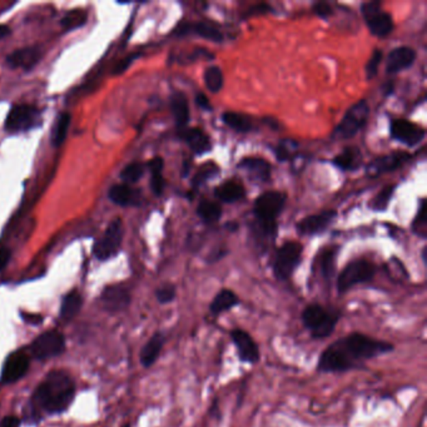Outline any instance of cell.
<instances>
[{"label": "cell", "instance_id": "41", "mask_svg": "<svg viewBox=\"0 0 427 427\" xmlns=\"http://www.w3.org/2000/svg\"><path fill=\"white\" fill-rule=\"evenodd\" d=\"M381 60H383V52L376 49L375 52L372 53L367 64H366V77H367V79H370V81L372 78H375L377 73H378V66H380Z\"/></svg>", "mask_w": 427, "mask_h": 427}, {"label": "cell", "instance_id": "23", "mask_svg": "<svg viewBox=\"0 0 427 427\" xmlns=\"http://www.w3.org/2000/svg\"><path fill=\"white\" fill-rule=\"evenodd\" d=\"M178 36H185V34H197L199 37L208 39L214 43H221L223 40V34L221 30L214 28L212 25L207 24V23H187L177 28Z\"/></svg>", "mask_w": 427, "mask_h": 427}, {"label": "cell", "instance_id": "25", "mask_svg": "<svg viewBox=\"0 0 427 427\" xmlns=\"http://www.w3.org/2000/svg\"><path fill=\"white\" fill-rule=\"evenodd\" d=\"M170 108H172V113H173L178 129L182 131L184 128H187V125L190 123V118H191L187 96L181 92H176L170 98Z\"/></svg>", "mask_w": 427, "mask_h": 427}, {"label": "cell", "instance_id": "51", "mask_svg": "<svg viewBox=\"0 0 427 427\" xmlns=\"http://www.w3.org/2000/svg\"><path fill=\"white\" fill-rule=\"evenodd\" d=\"M10 28L7 27V25H4V24H0V39H3V38L8 37L9 34H10Z\"/></svg>", "mask_w": 427, "mask_h": 427}, {"label": "cell", "instance_id": "8", "mask_svg": "<svg viewBox=\"0 0 427 427\" xmlns=\"http://www.w3.org/2000/svg\"><path fill=\"white\" fill-rule=\"evenodd\" d=\"M29 350L31 356L37 360L57 357L66 351V337L57 330L43 332L30 344Z\"/></svg>", "mask_w": 427, "mask_h": 427}, {"label": "cell", "instance_id": "31", "mask_svg": "<svg viewBox=\"0 0 427 427\" xmlns=\"http://www.w3.org/2000/svg\"><path fill=\"white\" fill-rule=\"evenodd\" d=\"M335 258L336 252L333 250H324L318 258V273L326 282H330L335 274Z\"/></svg>", "mask_w": 427, "mask_h": 427}, {"label": "cell", "instance_id": "49", "mask_svg": "<svg viewBox=\"0 0 427 427\" xmlns=\"http://www.w3.org/2000/svg\"><path fill=\"white\" fill-rule=\"evenodd\" d=\"M289 155H291L289 148L285 143H281L280 146L276 149V157L280 159L281 162H285L289 157Z\"/></svg>", "mask_w": 427, "mask_h": 427}, {"label": "cell", "instance_id": "3", "mask_svg": "<svg viewBox=\"0 0 427 427\" xmlns=\"http://www.w3.org/2000/svg\"><path fill=\"white\" fill-rule=\"evenodd\" d=\"M342 316L344 313L339 309L326 307L320 303H309L301 312V322L311 339L321 341L330 337L336 331Z\"/></svg>", "mask_w": 427, "mask_h": 427}, {"label": "cell", "instance_id": "38", "mask_svg": "<svg viewBox=\"0 0 427 427\" xmlns=\"http://www.w3.org/2000/svg\"><path fill=\"white\" fill-rule=\"evenodd\" d=\"M155 296L159 305H170L177 297V287L173 283H164L155 289Z\"/></svg>", "mask_w": 427, "mask_h": 427}, {"label": "cell", "instance_id": "9", "mask_svg": "<svg viewBox=\"0 0 427 427\" xmlns=\"http://www.w3.org/2000/svg\"><path fill=\"white\" fill-rule=\"evenodd\" d=\"M229 339L236 348L237 359L241 363L255 366L261 361V348L250 332L235 327L229 331Z\"/></svg>", "mask_w": 427, "mask_h": 427}, {"label": "cell", "instance_id": "17", "mask_svg": "<svg viewBox=\"0 0 427 427\" xmlns=\"http://www.w3.org/2000/svg\"><path fill=\"white\" fill-rule=\"evenodd\" d=\"M337 214L333 211H324L322 214H312L297 224V231L303 236H313L324 232L336 218Z\"/></svg>", "mask_w": 427, "mask_h": 427}, {"label": "cell", "instance_id": "34", "mask_svg": "<svg viewBox=\"0 0 427 427\" xmlns=\"http://www.w3.org/2000/svg\"><path fill=\"white\" fill-rule=\"evenodd\" d=\"M197 214L207 223H214L221 218L222 208L212 200H202L197 208Z\"/></svg>", "mask_w": 427, "mask_h": 427}, {"label": "cell", "instance_id": "24", "mask_svg": "<svg viewBox=\"0 0 427 427\" xmlns=\"http://www.w3.org/2000/svg\"><path fill=\"white\" fill-rule=\"evenodd\" d=\"M109 199L118 206H138L140 205V193L128 184H116L109 190Z\"/></svg>", "mask_w": 427, "mask_h": 427}, {"label": "cell", "instance_id": "32", "mask_svg": "<svg viewBox=\"0 0 427 427\" xmlns=\"http://www.w3.org/2000/svg\"><path fill=\"white\" fill-rule=\"evenodd\" d=\"M222 120L224 122V125H229V128L235 129L236 132L247 133L250 132L252 129L250 119L240 113L226 112L222 116Z\"/></svg>", "mask_w": 427, "mask_h": 427}, {"label": "cell", "instance_id": "33", "mask_svg": "<svg viewBox=\"0 0 427 427\" xmlns=\"http://www.w3.org/2000/svg\"><path fill=\"white\" fill-rule=\"evenodd\" d=\"M70 114L69 113H60L54 125L52 134V144L54 147H60L66 140V133L70 125Z\"/></svg>", "mask_w": 427, "mask_h": 427}, {"label": "cell", "instance_id": "40", "mask_svg": "<svg viewBox=\"0 0 427 427\" xmlns=\"http://www.w3.org/2000/svg\"><path fill=\"white\" fill-rule=\"evenodd\" d=\"M413 229L417 236L422 237V238L426 237L427 217L425 200L421 202L420 208H419L417 214H416V217H415V220L413 222Z\"/></svg>", "mask_w": 427, "mask_h": 427}, {"label": "cell", "instance_id": "15", "mask_svg": "<svg viewBox=\"0 0 427 427\" xmlns=\"http://www.w3.org/2000/svg\"><path fill=\"white\" fill-rule=\"evenodd\" d=\"M391 135L393 140L400 143H404L406 146H416L421 140L425 138V131L420 125H415L410 120L405 119H396L391 123Z\"/></svg>", "mask_w": 427, "mask_h": 427}, {"label": "cell", "instance_id": "37", "mask_svg": "<svg viewBox=\"0 0 427 427\" xmlns=\"http://www.w3.org/2000/svg\"><path fill=\"white\" fill-rule=\"evenodd\" d=\"M393 191H395V185L393 184L385 187L383 191L380 192L375 198L372 199L371 208L376 212H385L387 209L389 205H390L391 198L393 196Z\"/></svg>", "mask_w": 427, "mask_h": 427}, {"label": "cell", "instance_id": "26", "mask_svg": "<svg viewBox=\"0 0 427 427\" xmlns=\"http://www.w3.org/2000/svg\"><path fill=\"white\" fill-rule=\"evenodd\" d=\"M214 194L222 202L233 203V202L244 198L246 196V191H244V185L240 182L231 181V182H226V183L221 184L220 187H217L214 191Z\"/></svg>", "mask_w": 427, "mask_h": 427}, {"label": "cell", "instance_id": "4", "mask_svg": "<svg viewBox=\"0 0 427 427\" xmlns=\"http://www.w3.org/2000/svg\"><path fill=\"white\" fill-rule=\"evenodd\" d=\"M286 193L271 191L261 194L253 206V212L265 232H274L276 218L280 216L286 205Z\"/></svg>", "mask_w": 427, "mask_h": 427}, {"label": "cell", "instance_id": "28", "mask_svg": "<svg viewBox=\"0 0 427 427\" xmlns=\"http://www.w3.org/2000/svg\"><path fill=\"white\" fill-rule=\"evenodd\" d=\"M332 163L342 170H356L361 163V153L357 148H346L342 153L336 155Z\"/></svg>", "mask_w": 427, "mask_h": 427}, {"label": "cell", "instance_id": "7", "mask_svg": "<svg viewBox=\"0 0 427 427\" xmlns=\"http://www.w3.org/2000/svg\"><path fill=\"white\" fill-rule=\"evenodd\" d=\"M370 107L368 103L362 99L347 109L342 120L333 131V140H345L354 137L367 123Z\"/></svg>", "mask_w": 427, "mask_h": 427}, {"label": "cell", "instance_id": "12", "mask_svg": "<svg viewBox=\"0 0 427 427\" xmlns=\"http://www.w3.org/2000/svg\"><path fill=\"white\" fill-rule=\"evenodd\" d=\"M361 12L368 29L376 37H386L393 29L392 16L389 13L383 12L377 1L362 4Z\"/></svg>", "mask_w": 427, "mask_h": 427}, {"label": "cell", "instance_id": "46", "mask_svg": "<svg viewBox=\"0 0 427 427\" xmlns=\"http://www.w3.org/2000/svg\"><path fill=\"white\" fill-rule=\"evenodd\" d=\"M21 317L27 322V324L37 326L44 321V317L42 315H36V313H27V312H21Z\"/></svg>", "mask_w": 427, "mask_h": 427}, {"label": "cell", "instance_id": "1", "mask_svg": "<svg viewBox=\"0 0 427 427\" xmlns=\"http://www.w3.org/2000/svg\"><path fill=\"white\" fill-rule=\"evenodd\" d=\"M395 345L362 332H351L333 341L320 354L318 374H345L365 368V363L383 354H392Z\"/></svg>", "mask_w": 427, "mask_h": 427}, {"label": "cell", "instance_id": "10", "mask_svg": "<svg viewBox=\"0 0 427 427\" xmlns=\"http://www.w3.org/2000/svg\"><path fill=\"white\" fill-rule=\"evenodd\" d=\"M123 240V224L117 218L109 223L103 236L101 237L93 246V253L96 259L107 261L114 257L119 252Z\"/></svg>", "mask_w": 427, "mask_h": 427}, {"label": "cell", "instance_id": "13", "mask_svg": "<svg viewBox=\"0 0 427 427\" xmlns=\"http://www.w3.org/2000/svg\"><path fill=\"white\" fill-rule=\"evenodd\" d=\"M30 360L28 354L22 350L9 354L3 363L0 383L1 385H12L22 380L29 371Z\"/></svg>", "mask_w": 427, "mask_h": 427}, {"label": "cell", "instance_id": "14", "mask_svg": "<svg viewBox=\"0 0 427 427\" xmlns=\"http://www.w3.org/2000/svg\"><path fill=\"white\" fill-rule=\"evenodd\" d=\"M101 302L107 312L109 313H118L123 312L129 307L132 302V296L129 294L128 288L122 285H113L103 289L101 295Z\"/></svg>", "mask_w": 427, "mask_h": 427}, {"label": "cell", "instance_id": "6", "mask_svg": "<svg viewBox=\"0 0 427 427\" xmlns=\"http://www.w3.org/2000/svg\"><path fill=\"white\" fill-rule=\"evenodd\" d=\"M302 244L289 241L282 244L274 255L272 263V272L274 279L281 282H286L292 277L296 268L301 263L302 258Z\"/></svg>", "mask_w": 427, "mask_h": 427}, {"label": "cell", "instance_id": "48", "mask_svg": "<svg viewBox=\"0 0 427 427\" xmlns=\"http://www.w3.org/2000/svg\"><path fill=\"white\" fill-rule=\"evenodd\" d=\"M196 103H197L199 108H202V109H205V111H212V104H211L209 99H208L207 96H205L203 93H198V94L196 96Z\"/></svg>", "mask_w": 427, "mask_h": 427}, {"label": "cell", "instance_id": "30", "mask_svg": "<svg viewBox=\"0 0 427 427\" xmlns=\"http://www.w3.org/2000/svg\"><path fill=\"white\" fill-rule=\"evenodd\" d=\"M163 167H164V162H163L161 157H155L151 162L148 163V168L151 170V173H152L151 188H152L155 196H161L164 191V187H166V182H164L162 174Z\"/></svg>", "mask_w": 427, "mask_h": 427}, {"label": "cell", "instance_id": "44", "mask_svg": "<svg viewBox=\"0 0 427 427\" xmlns=\"http://www.w3.org/2000/svg\"><path fill=\"white\" fill-rule=\"evenodd\" d=\"M272 8L270 7L268 4H258L255 7L250 8L246 13V16H255V15L267 14V13H271L272 12Z\"/></svg>", "mask_w": 427, "mask_h": 427}, {"label": "cell", "instance_id": "21", "mask_svg": "<svg viewBox=\"0 0 427 427\" xmlns=\"http://www.w3.org/2000/svg\"><path fill=\"white\" fill-rule=\"evenodd\" d=\"M416 60V52L410 47H398L391 51L387 57L386 72L390 74H396L406 68L413 66Z\"/></svg>", "mask_w": 427, "mask_h": 427}, {"label": "cell", "instance_id": "36", "mask_svg": "<svg viewBox=\"0 0 427 427\" xmlns=\"http://www.w3.org/2000/svg\"><path fill=\"white\" fill-rule=\"evenodd\" d=\"M205 84L212 93H218L223 87V73L218 66H209L205 72Z\"/></svg>", "mask_w": 427, "mask_h": 427}, {"label": "cell", "instance_id": "43", "mask_svg": "<svg viewBox=\"0 0 427 427\" xmlns=\"http://www.w3.org/2000/svg\"><path fill=\"white\" fill-rule=\"evenodd\" d=\"M312 10H313V13H315L317 16L324 18V19H327V18H330V16L333 14V9H332L331 5L327 4V3H324V1L316 3V4L312 7Z\"/></svg>", "mask_w": 427, "mask_h": 427}, {"label": "cell", "instance_id": "2", "mask_svg": "<svg viewBox=\"0 0 427 427\" xmlns=\"http://www.w3.org/2000/svg\"><path fill=\"white\" fill-rule=\"evenodd\" d=\"M75 398V383L66 371L55 370L45 376L30 398L25 420L38 424L45 415L66 413Z\"/></svg>", "mask_w": 427, "mask_h": 427}, {"label": "cell", "instance_id": "5", "mask_svg": "<svg viewBox=\"0 0 427 427\" xmlns=\"http://www.w3.org/2000/svg\"><path fill=\"white\" fill-rule=\"evenodd\" d=\"M376 271V266L367 259H354L347 263L336 281L337 294L345 295L359 285L370 283L375 279Z\"/></svg>", "mask_w": 427, "mask_h": 427}, {"label": "cell", "instance_id": "11", "mask_svg": "<svg viewBox=\"0 0 427 427\" xmlns=\"http://www.w3.org/2000/svg\"><path fill=\"white\" fill-rule=\"evenodd\" d=\"M40 118V112L37 107L30 104L14 105L5 119V129L8 132H25L36 127Z\"/></svg>", "mask_w": 427, "mask_h": 427}, {"label": "cell", "instance_id": "22", "mask_svg": "<svg viewBox=\"0 0 427 427\" xmlns=\"http://www.w3.org/2000/svg\"><path fill=\"white\" fill-rule=\"evenodd\" d=\"M179 137L197 155H205L212 148L209 137L200 128H184L179 131Z\"/></svg>", "mask_w": 427, "mask_h": 427}, {"label": "cell", "instance_id": "27", "mask_svg": "<svg viewBox=\"0 0 427 427\" xmlns=\"http://www.w3.org/2000/svg\"><path fill=\"white\" fill-rule=\"evenodd\" d=\"M81 306H83V297H81V294L77 289L68 292L63 297V301H62V305H60V318L72 320L73 317L77 316L79 313Z\"/></svg>", "mask_w": 427, "mask_h": 427}, {"label": "cell", "instance_id": "19", "mask_svg": "<svg viewBox=\"0 0 427 427\" xmlns=\"http://www.w3.org/2000/svg\"><path fill=\"white\" fill-rule=\"evenodd\" d=\"M166 341H167L166 333L162 331L155 332L152 337L148 339L140 350V363L143 367L151 368L158 361L159 356L162 354L163 347L166 345Z\"/></svg>", "mask_w": 427, "mask_h": 427}, {"label": "cell", "instance_id": "50", "mask_svg": "<svg viewBox=\"0 0 427 427\" xmlns=\"http://www.w3.org/2000/svg\"><path fill=\"white\" fill-rule=\"evenodd\" d=\"M0 427H21V420L16 416H5L0 420Z\"/></svg>", "mask_w": 427, "mask_h": 427}, {"label": "cell", "instance_id": "45", "mask_svg": "<svg viewBox=\"0 0 427 427\" xmlns=\"http://www.w3.org/2000/svg\"><path fill=\"white\" fill-rule=\"evenodd\" d=\"M138 57V54H132V55H128V57H125V60H120L117 66H116V69H114V74H120L125 72L129 66L132 64L133 60H135Z\"/></svg>", "mask_w": 427, "mask_h": 427}, {"label": "cell", "instance_id": "47", "mask_svg": "<svg viewBox=\"0 0 427 427\" xmlns=\"http://www.w3.org/2000/svg\"><path fill=\"white\" fill-rule=\"evenodd\" d=\"M10 257H12L10 250L0 244V271L7 267L9 261H10Z\"/></svg>", "mask_w": 427, "mask_h": 427}, {"label": "cell", "instance_id": "35", "mask_svg": "<svg viewBox=\"0 0 427 427\" xmlns=\"http://www.w3.org/2000/svg\"><path fill=\"white\" fill-rule=\"evenodd\" d=\"M86 22H87V12H84L83 9H74L63 16L60 24L64 29L73 30L81 28Z\"/></svg>", "mask_w": 427, "mask_h": 427}, {"label": "cell", "instance_id": "20", "mask_svg": "<svg viewBox=\"0 0 427 427\" xmlns=\"http://www.w3.org/2000/svg\"><path fill=\"white\" fill-rule=\"evenodd\" d=\"M241 305L240 296L229 288H222L214 295V300L208 306V312L212 317H220L224 312H229Z\"/></svg>", "mask_w": 427, "mask_h": 427}, {"label": "cell", "instance_id": "42", "mask_svg": "<svg viewBox=\"0 0 427 427\" xmlns=\"http://www.w3.org/2000/svg\"><path fill=\"white\" fill-rule=\"evenodd\" d=\"M216 173H218V170L214 164H207L202 170H199L196 174V177L193 178V185H200L208 178L214 177Z\"/></svg>", "mask_w": 427, "mask_h": 427}, {"label": "cell", "instance_id": "29", "mask_svg": "<svg viewBox=\"0 0 427 427\" xmlns=\"http://www.w3.org/2000/svg\"><path fill=\"white\" fill-rule=\"evenodd\" d=\"M240 167L263 181H267L271 176V166L262 158H244L240 163Z\"/></svg>", "mask_w": 427, "mask_h": 427}, {"label": "cell", "instance_id": "18", "mask_svg": "<svg viewBox=\"0 0 427 427\" xmlns=\"http://www.w3.org/2000/svg\"><path fill=\"white\" fill-rule=\"evenodd\" d=\"M42 60V49L38 47H27L16 49L7 57V63L14 69L30 70Z\"/></svg>", "mask_w": 427, "mask_h": 427}, {"label": "cell", "instance_id": "16", "mask_svg": "<svg viewBox=\"0 0 427 427\" xmlns=\"http://www.w3.org/2000/svg\"><path fill=\"white\" fill-rule=\"evenodd\" d=\"M410 159V155L406 152H395L391 155H383L367 166L368 177H378L385 173L396 170L402 167Z\"/></svg>", "mask_w": 427, "mask_h": 427}, {"label": "cell", "instance_id": "39", "mask_svg": "<svg viewBox=\"0 0 427 427\" xmlns=\"http://www.w3.org/2000/svg\"><path fill=\"white\" fill-rule=\"evenodd\" d=\"M146 166L142 163H131L120 173V178L127 183H135L144 174Z\"/></svg>", "mask_w": 427, "mask_h": 427}]
</instances>
